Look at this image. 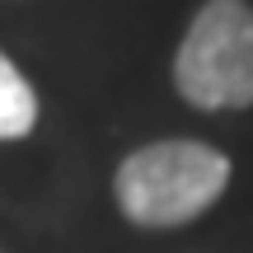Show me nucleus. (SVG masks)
I'll list each match as a JSON object with an SVG mask.
<instances>
[{
	"label": "nucleus",
	"instance_id": "obj_1",
	"mask_svg": "<svg viewBox=\"0 0 253 253\" xmlns=\"http://www.w3.org/2000/svg\"><path fill=\"white\" fill-rule=\"evenodd\" d=\"M230 183V160L202 141H155L118 164V207L131 225H188Z\"/></svg>",
	"mask_w": 253,
	"mask_h": 253
},
{
	"label": "nucleus",
	"instance_id": "obj_2",
	"mask_svg": "<svg viewBox=\"0 0 253 253\" xmlns=\"http://www.w3.org/2000/svg\"><path fill=\"white\" fill-rule=\"evenodd\" d=\"M173 84L192 108H249L253 103V9L244 0H207L188 24Z\"/></svg>",
	"mask_w": 253,
	"mask_h": 253
},
{
	"label": "nucleus",
	"instance_id": "obj_3",
	"mask_svg": "<svg viewBox=\"0 0 253 253\" xmlns=\"http://www.w3.org/2000/svg\"><path fill=\"white\" fill-rule=\"evenodd\" d=\"M38 122V99L28 89V80L14 71L5 52H0V141H19Z\"/></svg>",
	"mask_w": 253,
	"mask_h": 253
}]
</instances>
